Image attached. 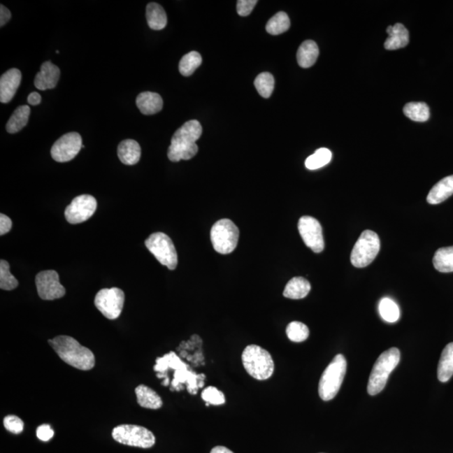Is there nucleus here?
Segmentation results:
<instances>
[{
    "mask_svg": "<svg viewBox=\"0 0 453 453\" xmlns=\"http://www.w3.org/2000/svg\"><path fill=\"white\" fill-rule=\"evenodd\" d=\"M203 133V128L197 120H190L176 130L171 138V145L168 149V158L172 162L184 159L188 161L199 152L196 142Z\"/></svg>",
    "mask_w": 453,
    "mask_h": 453,
    "instance_id": "nucleus-1",
    "label": "nucleus"
},
{
    "mask_svg": "<svg viewBox=\"0 0 453 453\" xmlns=\"http://www.w3.org/2000/svg\"><path fill=\"white\" fill-rule=\"evenodd\" d=\"M57 355L67 364L80 371H91L95 366V357L89 348L83 347L69 336H57L48 341Z\"/></svg>",
    "mask_w": 453,
    "mask_h": 453,
    "instance_id": "nucleus-2",
    "label": "nucleus"
},
{
    "mask_svg": "<svg viewBox=\"0 0 453 453\" xmlns=\"http://www.w3.org/2000/svg\"><path fill=\"white\" fill-rule=\"evenodd\" d=\"M401 360V352L391 347L381 354L373 365L368 379V393L376 396L385 387L390 373L396 368Z\"/></svg>",
    "mask_w": 453,
    "mask_h": 453,
    "instance_id": "nucleus-3",
    "label": "nucleus"
},
{
    "mask_svg": "<svg viewBox=\"0 0 453 453\" xmlns=\"http://www.w3.org/2000/svg\"><path fill=\"white\" fill-rule=\"evenodd\" d=\"M243 367L249 375L258 380L271 378L275 371V364L268 351L257 345L245 347L242 354Z\"/></svg>",
    "mask_w": 453,
    "mask_h": 453,
    "instance_id": "nucleus-4",
    "label": "nucleus"
},
{
    "mask_svg": "<svg viewBox=\"0 0 453 453\" xmlns=\"http://www.w3.org/2000/svg\"><path fill=\"white\" fill-rule=\"evenodd\" d=\"M347 371V360L338 354L323 372L319 382L318 392L322 401H329L337 396Z\"/></svg>",
    "mask_w": 453,
    "mask_h": 453,
    "instance_id": "nucleus-5",
    "label": "nucleus"
},
{
    "mask_svg": "<svg viewBox=\"0 0 453 453\" xmlns=\"http://www.w3.org/2000/svg\"><path fill=\"white\" fill-rule=\"evenodd\" d=\"M380 250V240L378 234L371 230H365L361 233L352 250L350 259L352 266L364 268L376 258Z\"/></svg>",
    "mask_w": 453,
    "mask_h": 453,
    "instance_id": "nucleus-6",
    "label": "nucleus"
},
{
    "mask_svg": "<svg viewBox=\"0 0 453 453\" xmlns=\"http://www.w3.org/2000/svg\"><path fill=\"white\" fill-rule=\"evenodd\" d=\"M145 246L164 266L173 271L178 266V257L173 242L164 233H154L145 240Z\"/></svg>",
    "mask_w": 453,
    "mask_h": 453,
    "instance_id": "nucleus-7",
    "label": "nucleus"
},
{
    "mask_svg": "<svg viewBox=\"0 0 453 453\" xmlns=\"http://www.w3.org/2000/svg\"><path fill=\"white\" fill-rule=\"evenodd\" d=\"M239 238L238 226L229 220H221L213 226L211 241L217 253L228 254L236 249Z\"/></svg>",
    "mask_w": 453,
    "mask_h": 453,
    "instance_id": "nucleus-8",
    "label": "nucleus"
},
{
    "mask_svg": "<svg viewBox=\"0 0 453 453\" xmlns=\"http://www.w3.org/2000/svg\"><path fill=\"white\" fill-rule=\"evenodd\" d=\"M112 436L116 442L130 447L150 448L155 443L152 432L136 425L117 426L113 430Z\"/></svg>",
    "mask_w": 453,
    "mask_h": 453,
    "instance_id": "nucleus-9",
    "label": "nucleus"
},
{
    "mask_svg": "<svg viewBox=\"0 0 453 453\" xmlns=\"http://www.w3.org/2000/svg\"><path fill=\"white\" fill-rule=\"evenodd\" d=\"M125 296L121 289L113 287L101 289L95 296L96 309L109 320L120 317L124 305Z\"/></svg>",
    "mask_w": 453,
    "mask_h": 453,
    "instance_id": "nucleus-10",
    "label": "nucleus"
},
{
    "mask_svg": "<svg viewBox=\"0 0 453 453\" xmlns=\"http://www.w3.org/2000/svg\"><path fill=\"white\" fill-rule=\"evenodd\" d=\"M38 295L42 300L53 301L65 296L66 289L60 283L59 275L55 271H41L36 277Z\"/></svg>",
    "mask_w": 453,
    "mask_h": 453,
    "instance_id": "nucleus-11",
    "label": "nucleus"
},
{
    "mask_svg": "<svg viewBox=\"0 0 453 453\" xmlns=\"http://www.w3.org/2000/svg\"><path fill=\"white\" fill-rule=\"evenodd\" d=\"M82 145L81 136L77 132H71L55 142L50 154L54 161L57 162L70 161L77 157Z\"/></svg>",
    "mask_w": 453,
    "mask_h": 453,
    "instance_id": "nucleus-12",
    "label": "nucleus"
},
{
    "mask_svg": "<svg viewBox=\"0 0 453 453\" xmlns=\"http://www.w3.org/2000/svg\"><path fill=\"white\" fill-rule=\"evenodd\" d=\"M298 230L305 245L315 253H321L324 250V239H323L322 229L316 218L304 216L298 222Z\"/></svg>",
    "mask_w": 453,
    "mask_h": 453,
    "instance_id": "nucleus-13",
    "label": "nucleus"
},
{
    "mask_svg": "<svg viewBox=\"0 0 453 453\" xmlns=\"http://www.w3.org/2000/svg\"><path fill=\"white\" fill-rule=\"evenodd\" d=\"M96 201L91 195H81L71 201L65 210V217L71 224H81L94 215L96 212Z\"/></svg>",
    "mask_w": 453,
    "mask_h": 453,
    "instance_id": "nucleus-14",
    "label": "nucleus"
},
{
    "mask_svg": "<svg viewBox=\"0 0 453 453\" xmlns=\"http://www.w3.org/2000/svg\"><path fill=\"white\" fill-rule=\"evenodd\" d=\"M20 71L12 69L4 73L0 78V102L2 103H10L14 98L17 89L21 82Z\"/></svg>",
    "mask_w": 453,
    "mask_h": 453,
    "instance_id": "nucleus-15",
    "label": "nucleus"
},
{
    "mask_svg": "<svg viewBox=\"0 0 453 453\" xmlns=\"http://www.w3.org/2000/svg\"><path fill=\"white\" fill-rule=\"evenodd\" d=\"M60 75V69L56 65L50 62H45L36 76L35 86L37 89L42 91L52 89L57 85Z\"/></svg>",
    "mask_w": 453,
    "mask_h": 453,
    "instance_id": "nucleus-16",
    "label": "nucleus"
},
{
    "mask_svg": "<svg viewBox=\"0 0 453 453\" xmlns=\"http://www.w3.org/2000/svg\"><path fill=\"white\" fill-rule=\"evenodd\" d=\"M389 34L387 40L384 42V48L389 50L404 48L409 44V31L401 23L390 25L386 31Z\"/></svg>",
    "mask_w": 453,
    "mask_h": 453,
    "instance_id": "nucleus-17",
    "label": "nucleus"
},
{
    "mask_svg": "<svg viewBox=\"0 0 453 453\" xmlns=\"http://www.w3.org/2000/svg\"><path fill=\"white\" fill-rule=\"evenodd\" d=\"M136 105L143 115H152L161 111L163 100L157 92H145L138 95Z\"/></svg>",
    "mask_w": 453,
    "mask_h": 453,
    "instance_id": "nucleus-18",
    "label": "nucleus"
},
{
    "mask_svg": "<svg viewBox=\"0 0 453 453\" xmlns=\"http://www.w3.org/2000/svg\"><path fill=\"white\" fill-rule=\"evenodd\" d=\"M117 157L124 165H136L141 157V148L134 140H124L117 146Z\"/></svg>",
    "mask_w": 453,
    "mask_h": 453,
    "instance_id": "nucleus-19",
    "label": "nucleus"
},
{
    "mask_svg": "<svg viewBox=\"0 0 453 453\" xmlns=\"http://www.w3.org/2000/svg\"><path fill=\"white\" fill-rule=\"evenodd\" d=\"M453 194V175L436 183L427 196V203L436 205L443 203Z\"/></svg>",
    "mask_w": 453,
    "mask_h": 453,
    "instance_id": "nucleus-20",
    "label": "nucleus"
},
{
    "mask_svg": "<svg viewBox=\"0 0 453 453\" xmlns=\"http://www.w3.org/2000/svg\"><path fill=\"white\" fill-rule=\"evenodd\" d=\"M138 404L143 408L158 410L163 402L161 396L148 386L141 384L136 389Z\"/></svg>",
    "mask_w": 453,
    "mask_h": 453,
    "instance_id": "nucleus-21",
    "label": "nucleus"
},
{
    "mask_svg": "<svg viewBox=\"0 0 453 453\" xmlns=\"http://www.w3.org/2000/svg\"><path fill=\"white\" fill-rule=\"evenodd\" d=\"M318 56L319 48L316 42L305 41L298 49L296 55L298 64L302 69H309L316 63Z\"/></svg>",
    "mask_w": 453,
    "mask_h": 453,
    "instance_id": "nucleus-22",
    "label": "nucleus"
},
{
    "mask_svg": "<svg viewBox=\"0 0 453 453\" xmlns=\"http://www.w3.org/2000/svg\"><path fill=\"white\" fill-rule=\"evenodd\" d=\"M310 291V284L303 277H294L285 285L283 295L289 299H303Z\"/></svg>",
    "mask_w": 453,
    "mask_h": 453,
    "instance_id": "nucleus-23",
    "label": "nucleus"
},
{
    "mask_svg": "<svg viewBox=\"0 0 453 453\" xmlns=\"http://www.w3.org/2000/svg\"><path fill=\"white\" fill-rule=\"evenodd\" d=\"M146 19L150 29L161 31L166 27L167 17L162 6L157 3H150L146 7Z\"/></svg>",
    "mask_w": 453,
    "mask_h": 453,
    "instance_id": "nucleus-24",
    "label": "nucleus"
},
{
    "mask_svg": "<svg viewBox=\"0 0 453 453\" xmlns=\"http://www.w3.org/2000/svg\"><path fill=\"white\" fill-rule=\"evenodd\" d=\"M453 375V343L445 347L438 368V380L447 382Z\"/></svg>",
    "mask_w": 453,
    "mask_h": 453,
    "instance_id": "nucleus-25",
    "label": "nucleus"
},
{
    "mask_svg": "<svg viewBox=\"0 0 453 453\" xmlns=\"http://www.w3.org/2000/svg\"><path fill=\"white\" fill-rule=\"evenodd\" d=\"M31 108L27 105H23L15 109L6 124V130L10 134H15L27 126Z\"/></svg>",
    "mask_w": 453,
    "mask_h": 453,
    "instance_id": "nucleus-26",
    "label": "nucleus"
},
{
    "mask_svg": "<svg viewBox=\"0 0 453 453\" xmlns=\"http://www.w3.org/2000/svg\"><path fill=\"white\" fill-rule=\"evenodd\" d=\"M436 271L442 273L453 272V246L440 247L433 257Z\"/></svg>",
    "mask_w": 453,
    "mask_h": 453,
    "instance_id": "nucleus-27",
    "label": "nucleus"
},
{
    "mask_svg": "<svg viewBox=\"0 0 453 453\" xmlns=\"http://www.w3.org/2000/svg\"><path fill=\"white\" fill-rule=\"evenodd\" d=\"M403 111L407 117L415 122H426L430 117V108L426 103H407Z\"/></svg>",
    "mask_w": 453,
    "mask_h": 453,
    "instance_id": "nucleus-28",
    "label": "nucleus"
},
{
    "mask_svg": "<svg viewBox=\"0 0 453 453\" xmlns=\"http://www.w3.org/2000/svg\"><path fill=\"white\" fill-rule=\"evenodd\" d=\"M291 27V21L287 13L279 12L268 21L266 29L271 35L277 36L287 32Z\"/></svg>",
    "mask_w": 453,
    "mask_h": 453,
    "instance_id": "nucleus-29",
    "label": "nucleus"
},
{
    "mask_svg": "<svg viewBox=\"0 0 453 453\" xmlns=\"http://www.w3.org/2000/svg\"><path fill=\"white\" fill-rule=\"evenodd\" d=\"M201 62H203V59L199 52H192L185 55L179 64L180 74L184 77H189L194 73V71L201 66Z\"/></svg>",
    "mask_w": 453,
    "mask_h": 453,
    "instance_id": "nucleus-30",
    "label": "nucleus"
},
{
    "mask_svg": "<svg viewBox=\"0 0 453 453\" xmlns=\"http://www.w3.org/2000/svg\"><path fill=\"white\" fill-rule=\"evenodd\" d=\"M379 310L380 316L385 322H396L401 316L398 305L390 298H383L380 302Z\"/></svg>",
    "mask_w": 453,
    "mask_h": 453,
    "instance_id": "nucleus-31",
    "label": "nucleus"
},
{
    "mask_svg": "<svg viewBox=\"0 0 453 453\" xmlns=\"http://www.w3.org/2000/svg\"><path fill=\"white\" fill-rule=\"evenodd\" d=\"M254 86L260 96L264 99H268L274 91V77L270 73H260L254 80Z\"/></svg>",
    "mask_w": 453,
    "mask_h": 453,
    "instance_id": "nucleus-32",
    "label": "nucleus"
},
{
    "mask_svg": "<svg viewBox=\"0 0 453 453\" xmlns=\"http://www.w3.org/2000/svg\"><path fill=\"white\" fill-rule=\"evenodd\" d=\"M331 152L329 149H319L313 154L305 159V167L309 170H317L325 166L331 161Z\"/></svg>",
    "mask_w": 453,
    "mask_h": 453,
    "instance_id": "nucleus-33",
    "label": "nucleus"
},
{
    "mask_svg": "<svg viewBox=\"0 0 453 453\" xmlns=\"http://www.w3.org/2000/svg\"><path fill=\"white\" fill-rule=\"evenodd\" d=\"M18 280L10 271V264L6 260L0 261V288L3 291H12L18 287Z\"/></svg>",
    "mask_w": 453,
    "mask_h": 453,
    "instance_id": "nucleus-34",
    "label": "nucleus"
},
{
    "mask_svg": "<svg viewBox=\"0 0 453 453\" xmlns=\"http://www.w3.org/2000/svg\"><path fill=\"white\" fill-rule=\"evenodd\" d=\"M287 335L291 341L304 342L309 337L308 326L301 322H292L287 327Z\"/></svg>",
    "mask_w": 453,
    "mask_h": 453,
    "instance_id": "nucleus-35",
    "label": "nucleus"
},
{
    "mask_svg": "<svg viewBox=\"0 0 453 453\" xmlns=\"http://www.w3.org/2000/svg\"><path fill=\"white\" fill-rule=\"evenodd\" d=\"M201 398L209 405H220L225 403L224 394L220 390L212 387V386L203 390V393H201Z\"/></svg>",
    "mask_w": 453,
    "mask_h": 453,
    "instance_id": "nucleus-36",
    "label": "nucleus"
},
{
    "mask_svg": "<svg viewBox=\"0 0 453 453\" xmlns=\"http://www.w3.org/2000/svg\"><path fill=\"white\" fill-rule=\"evenodd\" d=\"M3 426L11 433L20 434L24 430V425L22 419L16 415H10L3 419Z\"/></svg>",
    "mask_w": 453,
    "mask_h": 453,
    "instance_id": "nucleus-37",
    "label": "nucleus"
},
{
    "mask_svg": "<svg viewBox=\"0 0 453 453\" xmlns=\"http://www.w3.org/2000/svg\"><path fill=\"white\" fill-rule=\"evenodd\" d=\"M257 3V0H239L237 2L238 14L243 17L250 15Z\"/></svg>",
    "mask_w": 453,
    "mask_h": 453,
    "instance_id": "nucleus-38",
    "label": "nucleus"
},
{
    "mask_svg": "<svg viewBox=\"0 0 453 453\" xmlns=\"http://www.w3.org/2000/svg\"><path fill=\"white\" fill-rule=\"evenodd\" d=\"M36 436L42 442H48L53 438L54 431L49 425H42L37 428Z\"/></svg>",
    "mask_w": 453,
    "mask_h": 453,
    "instance_id": "nucleus-39",
    "label": "nucleus"
},
{
    "mask_svg": "<svg viewBox=\"0 0 453 453\" xmlns=\"http://www.w3.org/2000/svg\"><path fill=\"white\" fill-rule=\"evenodd\" d=\"M12 229V221L10 217L4 214H0V235L6 234Z\"/></svg>",
    "mask_w": 453,
    "mask_h": 453,
    "instance_id": "nucleus-40",
    "label": "nucleus"
},
{
    "mask_svg": "<svg viewBox=\"0 0 453 453\" xmlns=\"http://www.w3.org/2000/svg\"><path fill=\"white\" fill-rule=\"evenodd\" d=\"M11 18V13L3 4L0 6V27H3Z\"/></svg>",
    "mask_w": 453,
    "mask_h": 453,
    "instance_id": "nucleus-41",
    "label": "nucleus"
},
{
    "mask_svg": "<svg viewBox=\"0 0 453 453\" xmlns=\"http://www.w3.org/2000/svg\"><path fill=\"white\" fill-rule=\"evenodd\" d=\"M41 102V96L40 94H38L36 92H31V94L28 96V103L32 106H36V105L40 104Z\"/></svg>",
    "mask_w": 453,
    "mask_h": 453,
    "instance_id": "nucleus-42",
    "label": "nucleus"
},
{
    "mask_svg": "<svg viewBox=\"0 0 453 453\" xmlns=\"http://www.w3.org/2000/svg\"><path fill=\"white\" fill-rule=\"evenodd\" d=\"M210 453H233L232 451H230L229 449L225 447L218 446L212 449L211 452Z\"/></svg>",
    "mask_w": 453,
    "mask_h": 453,
    "instance_id": "nucleus-43",
    "label": "nucleus"
}]
</instances>
